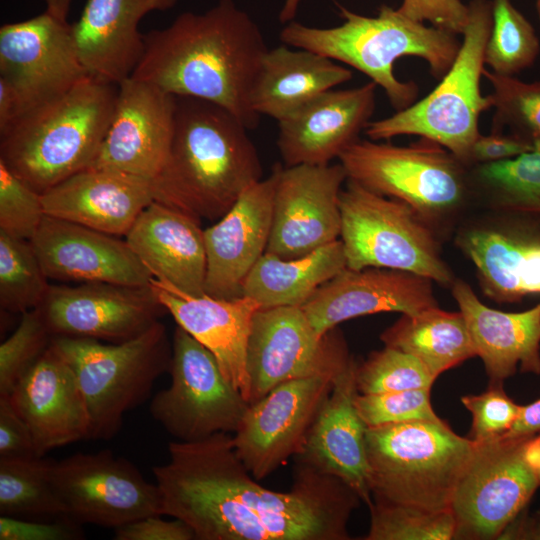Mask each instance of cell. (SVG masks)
<instances>
[{"label":"cell","mask_w":540,"mask_h":540,"mask_svg":"<svg viewBox=\"0 0 540 540\" xmlns=\"http://www.w3.org/2000/svg\"><path fill=\"white\" fill-rule=\"evenodd\" d=\"M152 471L163 515L184 521L197 540H348L361 499L344 482L298 463L288 492L258 483L229 433L172 441Z\"/></svg>","instance_id":"cell-1"},{"label":"cell","mask_w":540,"mask_h":540,"mask_svg":"<svg viewBox=\"0 0 540 540\" xmlns=\"http://www.w3.org/2000/svg\"><path fill=\"white\" fill-rule=\"evenodd\" d=\"M144 53L131 77L174 95L215 103L248 129L259 116L251 91L268 48L251 16L233 0L203 13L184 12L144 34Z\"/></svg>","instance_id":"cell-2"},{"label":"cell","mask_w":540,"mask_h":540,"mask_svg":"<svg viewBox=\"0 0 540 540\" xmlns=\"http://www.w3.org/2000/svg\"><path fill=\"white\" fill-rule=\"evenodd\" d=\"M176 97L166 162L152 181L155 200L197 219L215 221L262 179V164L248 128L223 107Z\"/></svg>","instance_id":"cell-3"},{"label":"cell","mask_w":540,"mask_h":540,"mask_svg":"<svg viewBox=\"0 0 540 540\" xmlns=\"http://www.w3.org/2000/svg\"><path fill=\"white\" fill-rule=\"evenodd\" d=\"M118 85L86 75L25 111L0 135V160L42 194L92 165L109 128Z\"/></svg>","instance_id":"cell-4"},{"label":"cell","mask_w":540,"mask_h":540,"mask_svg":"<svg viewBox=\"0 0 540 540\" xmlns=\"http://www.w3.org/2000/svg\"><path fill=\"white\" fill-rule=\"evenodd\" d=\"M337 6L342 24L319 28L293 20L281 30L280 40L359 70L384 90L396 111L413 104L419 94L414 81H401L395 76L397 60L419 57L426 61L431 75L441 79L459 52L457 35L414 22L387 5H382L375 17Z\"/></svg>","instance_id":"cell-5"},{"label":"cell","mask_w":540,"mask_h":540,"mask_svg":"<svg viewBox=\"0 0 540 540\" xmlns=\"http://www.w3.org/2000/svg\"><path fill=\"white\" fill-rule=\"evenodd\" d=\"M372 500L427 511L450 510L475 443L444 420L367 426Z\"/></svg>","instance_id":"cell-6"},{"label":"cell","mask_w":540,"mask_h":540,"mask_svg":"<svg viewBox=\"0 0 540 540\" xmlns=\"http://www.w3.org/2000/svg\"><path fill=\"white\" fill-rule=\"evenodd\" d=\"M459 52L439 84L423 99L394 114L370 121L364 132L374 141L414 135L436 142L469 167L479 136L480 115L491 109L481 93L484 53L492 27V1L472 0Z\"/></svg>","instance_id":"cell-7"},{"label":"cell","mask_w":540,"mask_h":540,"mask_svg":"<svg viewBox=\"0 0 540 540\" xmlns=\"http://www.w3.org/2000/svg\"><path fill=\"white\" fill-rule=\"evenodd\" d=\"M52 344L75 373L88 414L87 440L113 438L125 413L143 403L154 382L169 372L172 355L160 321L123 342L53 337Z\"/></svg>","instance_id":"cell-8"},{"label":"cell","mask_w":540,"mask_h":540,"mask_svg":"<svg viewBox=\"0 0 540 540\" xmlns=\"http://www.w3.org/2000/svg\"><path fill=\"white\" fill-rule=\"evenodd\" d=\"M338 159L347 179L407 203L432 227L463 209L473 196L470 167L425 138L407 146L358 139Z\"/></svg>","instance_id":"cell-9"},{"label":"cell","mask_w":540,"mask_h":540,"mask_svg":"<svg viewBox=\"0 0 540 540\" xmlns=\"http://www.w3.org/2000/svg\"><path fill=\"white\" fill-rule=\"evenodd\" d=\"M339 206L346 267L402 270L451 286L433 227L410 205L347 179Z\"/></svg>","instance_id":"cell-10"},{"label":"cell","mask_w":540,"mask_h":540,"mask_svg":"<svg viewBox=\"0 0 540 540\" xmlns=\"http://www.w3.org/2000/svg\"><path fill=\"white\" fill-rule=\"evenodd\" d=\"M171 343L170 385L153 397L152 417L183 442L235 432L250 403L213 354L179 325Z\"/></svg>","instance_id":"cell-11"},{"label":"cell","mask_w":540,"mask_h":540,"mask_svg":"<svg viewBox=\"0 0 540 540\" xmlns=\"http://www.w3.org/2000/svg\"><path fill=\"white\" fill-rule=\"evenodd\" d=\"M529 438L475 443L450 505L454 539H501L526 509L540 488L525 456Z\"/></svg>","instance_id":"cell-12"},{"label":"cell","mask_w":540,"mask_h":540,"mask_svg":"<svg viewBox=\"0 0 540 540\" xmlns=\"http://www.w3.org/2000/svg\"><path fill=\"white\" fill-rule=\"evenodd\" d=\"M352 360L341 332L334 328L319 334L302 307L260 308L247 347L250 403L289 380H334Z\"/></svg>","instance_id":"cell-13"},{"label":"cell","mask_w":540,"mask_h":540,"mask_svg":"<svg viewBox=\"0 0 540 540\" xmlns=\"http://www.w3.org/2000/svg\"><path fill=\"white\" fill-rule=\"evenodd\" d=\"M51 479L64 517L81 525L115 529L146 516L163 515L157 484L110 450L53 460Z\"/></svg>","instance_id":"cell-14"},{"label":"cell","mask_w":540,"mask_h":540,"mask_svg":"<svg viewBox=\"0 0 540 540\" xmlns=\"http://www.w3.org/2000/svg\"><path fill=\"white\" fill-rule=\"evenodd\" d=\"M272 223L266 253L283 259L307 255L340 238L339 206L347 180L339 164H276Z\"/></svg>","instance_id":"cell-15"},{"label":"cell","mask_w":540,"mask_h":540,"mask_svg":"<svg viewBox=\"0 0 540 540\" xmlns=\"http://www.w3.org/2000/svg\"><path fill=\"white\" fill-rule=\"evenodd\" d=\"M53 337L118 343L134 338L167 312L150 285L105 282L50 285L37 307Z\"/></svg>","instance_id":"cell-16"},{"label":"cell","mask_w":540,"mask_h":540,"mask_svg":"<svg viewBox=\"0 0 540 540\" xmlns=\"http://www.w3.org/2000/svg\"><path fill=\"white\" fill-rule=\"evenodd\" d=\"M327 377L283 382L250 403L233 435L234 449L261 480L301 453L307 433L332 388Z\"/></svg>","instance_id":"cell-17"},{"label":"cell","mask_w":540,"mask_h":540,"mask_svg":"<svg viewBox=\"0 0 540 540\" xmlns=\"http://www.w3.org/2000/svg\"><path fill=\"white\" fill-rule=\"evenodd\" d=\"M86 75L68 21L44 11L0 27V78L14 90L22 114Z\"/></svg>","instance_id":"cell-18"},{"label":"cell","mask_w":540,"mask_h":540,"mask_svg":"<svg viewBox=\"0 0 540 540\" xmlns=\"http://www.w3.org/2000/svg\"><path fill=\"white\" fill-rule=\"evenodd\" d=\"M455 243L474 264L486 297L513 304L540 295V215L496 211L466 225Z\"/></svg>","instance_id":"cell-19"},{"label":"cell","mask_w":540,"mask_h":540,"mask_svg":"<svg viewBox=\"0 0 540 540\" xmlns=\"http://www.w3.org/2000/svg\"><path fill=\"white\" fill-rule=\"evenodd\" d=\"M176 97L129 77L118 85L113 116L90 167L111 169L153 181L171 145Z\"/></svg>","instance_id":"cell-20"},{"label":"cell","mask_w":540,"mask_h":540,"mask_svg":"<svg viewBox=\"0 0 540 540\" xmlns=\"http://www.w3.org/2000/svg\"><path fill=\"white\" fill-rule=\"evenodd\" d=\"M48 279L144 287L153 278L125 238L45 215L30 240Z\"/></svg>","instance_id":"cell-21"},{"label":"cell","mask_w":540,"mask_h":540,"mask_svg":"<svg viewBox=\"0 0 540 540\" xmlns=\"http://www.w3.org/2000/svg\"><path fill=\"white\" fill-rule=\"evenodd\" d=\"M432 280L396 269L345 267L321 285L301 306L315 330L324 335L359 316L414 314L438 306Z\"/></svg>","instance_id":"cell-22"},{"label":"cell","mask_w":540,"mask_h":540,"mask_svg":"<svg viewBox=\"0 0 540 540\" xmlns=\"http://www.w3.org/2000/svg\"><path fill=\"white\" fill-rule=\"evenodd\" d=\"M377 85L331 89L278 121L277 146L285 166L325 165L359 139L376 105Z\"/></svg>","instance_id":"cell-23"},{"label":"cell","mask_w":540,"mask_h":540,"mask_svg":"<svg viewBox=\"0 0 540 540\" xmlns=\"http://www.w3.org/2000/svg\"><path fill=\"white\" fill-rule=\"evenodd\" d=\"M276 171L249 187L213 225L204 229V294L220 299L242 296L244 282L266 251Z\"/></svg>","instance_id":"cell-24"},{"label":"cell","mask_w":540,"mask_h":540,"mask_svg":"<svg viewBox=\"0 0 540 540\" xmlns=\"http://www.w3.org/2000/svg\"><path fill=\"white\" fill-rule=\"evenodd\" d=\"M356 366L353 359L334 380L307 433L298 463L338 478L368 507L372 503L365 435L367 425L355 399Z\"/></svg>","instance_id":"cell-25"},{"label":"cell","mask_w":540,"mask_h":540,"mask_svg":"<svg viewBox=\"0 0 540 540\" xmlns=\"http://www.w3.org/2000/svg\"><path fill=\"white\" fill-rule=\"evenodd\" d=\"M7 396L29 426L39 457L87 440L84 398L72 367L52 341Z\"/></svg>","instance_id":"cell-26"},{"label":"cell","mask_w":540,"mask_h":540,"mask_svg":"<svg viewBox=\"0 0 540 540\" xmlns=\"http://www.w3.org/2000/svg\"><path fill=\"white\" fill-rule=\"evenodd\" d=\"M149 285L165 310L213 354L226 379L250 403L247 347L260 305L247 296L220 299L190 295L155 278Z\"/></svg>","instance_id":"cell-27"},{"label":"cell","mask_w":540,"mask_h":540,"mask_svg":"<svg viewBox=\"0 0 540 540\" xmlns=\"http://www.w3.org/2000/svg\"><path fill=\"white\" fill-rule=\"evenodd\" d=\"M41 196L45 215L124 237L155 200L151 181L94 167L73 174Z\"/></svg>","instance_id":"cell-28"},{"label":"cell","mask_w":540,"mask_h":540,"mask_svg":"<svg viewBox=\"0 0 540 540\" xmlns=\"http://www.w3.org/2000/svg\"><path fill=\"white\" fill-rule=\"evenodd\" d=\"M177 0H87L72 32L87 74L119 85L132 76L145 48L142 18Z\"/></svg>","instance_id":"cell-29"},{"label":"cell","mask_w":540,"mask_h":540,"mask_svg":"<svg viewBox=\"0 0 540 540\" xmlns=\"http://www.w3.org/2000/svg\"><path fill=\"white\" fill-rule=\"evenodd\" d=\"M125 240L153 278L190 295L204 294L206 251L199 219L154 200Z\"/></svg>","instance_id":"cell-30"},{"label":"cell","mask_w":540,"mask_h":540,"mask_svg":"<svg viewBox=\"0 0 540 540\" xmlns=\"http://www.w3.org/2000/svg\"><path fill=\"white\" fill-rule=\"evenodd\" d=\"M451 290L489 384H503L518 368L540 375V302L525 311L503 312L483 304L463 280L454 279Z\"/></svg>","instance_id":"cell-31"},{"label":"cell","mask_w":540,"mask_h":540,"mask_svg":"<svg viewBox=\"0 0 540 540\" xmlns=\"http://www.w3.org/2000/svg\"><path fill=\"white\" fill-rule=\"evenodd\" d=\"M352 75L350 69L310 50L287 45L268 49L251 91V108L278 122Z\"/></svg>","instance_id":"cell-32"},{"label":"cell","mask_w":540,"mask_h":540,"mask_svg":"<svg viewBox=\"0 0 540 540\" xmlns=\"http://www.w3.org/2000/svg\"><path fill=\"white\" fill-rule=\"evenodd\" d=\"M345 267L340 239L292 259L265 252L248 274L242 296L252 298L261 308L301 307Z\"/></svg>","instance_id":"cell-33"},{"label":"cell","mask_w":540,"mask_h":540,"mask_svg":"<svg viewBox=\"0 0 540 540\" xmlns=\"http://www.w3.org/2000/svg\"><path fill=\"white\" fill-rule=\"evenodd\" d=\"M384 346L420 360L435 379L476 356L462 313L438 306L401 317L380 335Z\"/></svg>","instance_id":"cell-34"},{"label":"cell","mask_w":540,"mask_h":540,"mask_svg":"<svg viewBox=\"0 0 540 540\" xmlns=\"http://www.w3.org/2000/svg\"><path fill=\"white\" fill-rule=\"evenodd\" d=\"M473 196L495 211L540 215V148L470 167Z\"/></svg>","instance_id":"cell-35"},{"label":"cell","mask_w":540,"mask_h":540,"mask_svg":"<svg viewBox=\"0 0 540 540\" xmlns=\"http://www.w3.org/2000/svg\"><path fill=\"white\" fill-rule=\"evenodd\" d=\"M44 457L0 459V514L35 519L64 516Z\"/></svg>","instance_id":"cell-36"},{"label":"cell","mask_w":540,"mask_h":540,"mask_svg":"<svg viewBox=\"0 0 540 540\" xmlns=\"http://www.w3.org/2000/svg\"><path fill=\"white\" fill-rule=\"evenodd\" d=\"M540 54V40L528 19L511 0H492V27L484 62L490 71L515 76L531 67Z\"/></svg>","instance_id":"cell-37"},{"label":"cell","mask_w":540,"mask_h":540,"mask_svg":"<svg viewBox=\"0 0 540 540\" xmlns=\"http://www.w3.org/2000/svg\"><path fill=\"white\" fill-rule=\"evenodd\" d=\"M50 284L29 240L0 231V305L24 313L43 302Z\"/></svg>","instance_id":"cell-38"},{"label":"cell","mask_w":540,"mask_h":540,"mask_svg":"<svg viewBox=\"0 0 540 540\" xmlns=\"http://www.w3.org/2000/svg\"><path fill=\"white\" fill-rule=\"evenodd\" d=\"M483 77L491 85V93L487 95L494 109L491 130H508L534 148H540V80L524 82L485 68Z\"/></svg>","instance_id":"cell-39"},{"label":"cell","mask_w":540,"mask_h":540,"mask_svg":"<svg viewBox=\"0 0 540 540\" xmlns=\"http://www.w3.org/2000/svg\"><path fill=\"white\" fill-rule=\"evenodd\" d=\"M370 528L365 540H450L455 521L451 510L427 511L372 500Z\"/></svg>","instance_id":"cell-40"},{"label":"cell","mask_w":540,"mask_h":540,"mask_svg":"<svg viewBox=\"0 0 540 540\" xmlns=\"http://www.w3.org/2000/svg\"><path fill=\"white\" fill-rule=\"evenodd\" d=\"M435 380L416 357L388 346L371 352L356 366V385L360 394L431 389Z\"/></svg>","instance_id":"cell-41"},{"label":"cell","mask_w":540,"mask_h":540,"mask_svg":"<svg viewBox=\"0 0 540 540\" xmlns=\"http://www.w3.org/2000/svg\"><path fill=\"white\" fill-rule=\"evenodd\" d=\"M21 315L15 331L0 345V396L12 392L53 338L37 308Z\"/></svg>","instance_id":"cell-42"},{"label":"cell","mask_w":540,"mask_h":540,"mask_svg":"<svg viewBox=\"0 0 540 540\" xmlns=\"http://www.w3.org/2000/svg\"><path fill=\"white\" fill-rule=\"evenodd\" d=\"M44 217L41 194L0 160V231L30 241Z\"/></svg>","instance_id":"cell-43"},{"label":"cell","mask_w":540,"mask_h":540,"mask_svg":"<svg viewBox=\"0 0 540 540\" xmlns=\"http://www.w3.org/2000/svg\"><path fill=\"white\" fill-rule=\"evenodd\" d=\"M431 389H412L396 392L360 394L355 403L367 426L408 421H442L433 410Z\"/></svg>","instance_id":"cell-44"},{"label":"cell","mask_w":540,"mask_h":540,"mask_svg":"<svg viewBox=\"0 0 540 540\" xmlns=\"http://www.w3.org/2000/svg\"><path fill=\"white\" fill-rule=\"evenodd\" d=\"M461 402L472 415L468 438L476 444L493 441L506 434L522 407L506 394L503 384H489L483 393L463 396Z\"/></svg>","instance_id":"cell-45"},{"label":"cell","mask_w":540,"mask_h":540,"mask_svg":"<svg viewBox=\"0 0 540 540\" xmlns=\"http://www.w3.org/2000/svg\"><path fill=\"white\" fill-rule=\"evenodd\" d=\"M397 11L414 22L427 21L454 35L463 34L470 13L461 0H403Z\"/></svg>","instance_id":"cell-46"},{"label":"cell","mask_w":540,"mask_h":540,"mask_svg":"<svg viewBox=\"0 0 540 540\" xmlns=\"http://www.w3.org/2000/svg\"><path fill=\"white\" fill-rule=\"evenodd\" d=\"M83 536L81 524L67 517L53 522L0 517V540H77Z\"/></svg>","instance_id":"cell-47"},{"label":"cell","mask_w":540,"mask_h":540,"mask_svg":"<svg viewBox=\"0 0 540 540\" xmlns=\"http://www.w3.org/2000/svg\"><path fill=\"white\" fill-rule=\"evenodd\" d=\"M39 457L31 430L14 408L10 397L0 396V459Z\"/></svg>","instance_id":"cell-48"},{"label":"cell","mask_w":540,"mask_h":540,"mask_svg":"<svg viewBox=\"0 0 540 540\" xmlns=\"http://www.w3.org/2000/svg\"><path fill=\"white\" fill-rule=\"evenodd\" d=\"M115 540H193V530L182 520L150 515L114 529Z\"/></svg>","instance_id":"cell-49"},{"label":"cell","mask_w":540,"mask_h":540,"mask_svg":"<svg viewBox=\"0 0 540 540\" xmlns=\"http://www.w3.org/2000/svg\"><path fill=\"white\" fill-rule=\"evenodd\" d=\"M533 149L535 148L531 144L510 133L491 130L490 134H479L476 138L471 147L468 164L471 167L507 160Z\"/></svg>","instance_id":"cell-50"},{"label":"cell","mask_w":540,"mask_h":540,"mask_svg":"<svg viewBox=\"0 0 540 540\" xmlns=\"http://www.w3.org/2000/svg\"><path fill=\"white\" fill-rule=\"evenodd\" d=\"M538 432H540V398L528 405H522L515 423L502 437L529 438Z\"/></svg>","instance_id":"cell-51"},{"label":"cell","mask_w":540,"mask_h":540,"mask_svg":"<svg viewBox=\"0 0 540 540\" xmlns=\"http://www.w3.org/2000/svg\"><path fill=\"white\" fill-rule=\"evenodd\" d=\"M22 114L19 100L12 87L0 78V135Z\"/></svg>","instance_id":"cell-52"},{"label":"cell","mask_w":540,"mask_h":540,"mask_svg":"<svg viewBox=\"0 0 540 540\" xmlns=\"http://www.w3.org/2000/svg\"><path fill=\"white\" fill-rule=\"evenodd\" d=\"M523 512L507 528L501 539L540 540V511L532 516H527Z\"/></svg>","instance_id":"cell-53"},{"label":"cell","mask_w":540,"mask_h":540,"mask_svg":"<svg viewBox=\"0 0 540 540\" xmlns=\"http://www.w3.org/2000/svg\"><path fill=\"white\" fill-rule=\"evenodd\" d=\"M525 456L537 476L540 487V432L526 441Z\"/></svg>","instance_id":"cell-54"},{"label":"cell","mask_w":540,"mask_h":540,"mask_svg":"<svg viewBox=\"0 0 540 540\" xmlns=\"http://www.w3.org/2000/svg\"><path fill=\"white\" fill-rule=\"evenodd\" d=\"M45 4V11L53 16L67 21L72 0H41Z\"/></svg>","instance_id":"cell-55"},{"label":"cell","mask_w":540,"mask_h":540,"mask_svg":"<svg viewBox=\"0 0 540 540\" xmlns=\"http://www.w3.org/2000/svg\"><path fill=\"white\" fill-rule=\"evenodd\" d=\"M301 2L302 0H284L279 13V21L282 23L293 21Z\"/></svg>","instance_id":"cell-56"},{"label":"cell","mask_w":540,"mask_h":540,"mask_svg":"<svg viewBox=\"0 0 540 540\" xmlns=\"http://www.w3.org/2000/svg\"><path fill=\"white\" fill-rule=\"evenodd\" d=\"M536 10L540 20V0H536Z\"/></svg>","instance_id":"cell-57"}]
</instances>
